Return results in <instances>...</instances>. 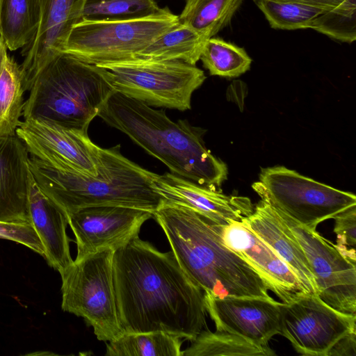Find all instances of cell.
Segmentation results:
<instances>
[{"instance_id": "cell-29", "label": "cell", "mask_w": 356, "mask_h": 356, "mask_svg": "<svg viewBox=\"0 0 356 356\" xmlns=\"http://www.w3.org/2000/svg\"><path fill=\"white\" fill-rule=\"evenodd\" d=\"M270 26L275 29H310L313 20L324 11L323 8L296 2L254 0Z\"/></svg>"}, {"instance_id": "cell-12", "label": "cell", "mask_w": 356, "mask_h": 356, "mask_svg": "<svg viewBox=\"0 0 356 356\" xmlns=\"http://www.w3.org/2000/svg\"><path fill=\"white\" fill-rule=\"evenodd\" d=\"M15 134L29 155L84 174L99 173L102 147L92 142L88 131L30 119L20 121Z\"/></svg>"}, {"instance_id": "cell-14", "label": "cell", "mask_w": 356, "mask_h": 356, "mask_svg": "<svg viewBox=\"0 0 356 356\" xmlns=\"http://www.w3.org/2000/svg\"><path fill=\"white\" fill-rule=\"evenodd\" d=\"M207 312L216 330L241 336L260 346H268L280 334L283 302L272 297H218L204 293Z\"/></svg>"}, {"instance_id": "cell-24", "label": "cell", "mask_w": 356, "mask_h": 356, "mask_svg": "<svg viewBox=\"0 0 356 356\" xmlns=\"http://www.w3.org/2000/svg\"><path fill=\"white\" fill-rule=\"evenodd\" d=\"M182 338L163 331L124 332L106 344V356H182Z\"/></svg>"}, {"instance_id": "cell-20", "label": "cell", "mask_w": 356, "mask_h": 356, "mask_svg": "<svg viewBox=\"0 0 356 356\" xmlns=\"http://www.w3.org/2000/svg\"><path fill=\"white\" fill-rule=\"evenodd\" d=\"M31 224L36 231L44 248L48 265L60 273L74 262L67 234L66 214L38 188L31 174L29 195Z\"/></svg>"}, {"instance_id": "cell-18", "label": "cell", "mask_w": 356, "mask_h": 356, "mask_svg": "<svg viewBox=\"0 0 356 356\" xmlns=\"http://www.w3.org/2000/svg\"><path fill=\"white\" fill-rule=\"evenodd\" d=\"M86 0H40L37 31L25 47L22 72L26 74L62 53L73 26L81 20Z\"/></svg>"}, {"instance_id": "cell-36", "label": "cell", "mask_w": 356, "mask_h": 356, "mask_svg": "<svg viewBox=\"0 0 356 356\" xmlns=\"http://www.w3.org/2000/svg\"><path fill=\"white\" fill-rule=\"evenodd\" d=\"M0 3H1V0H0Z\"/></svg>"}, {"instance_id": "cell-32", "label": "cell", "mask_w": 356, "mask_h": 356, "mask_svg": "<svg viewBox=\"0 0 356 356\" xmlns=\"http://www.w3.org/2000/svg\"><path fill=\"white\" fill-rule=\"evenodd\" d=\"M0 238L22 244L44 257L42 242L31 224L0 221Z\"/></svg>"}, {"instance_id": "cell-7", "label": "cell", "mask_w": 356, "mask_h": 356, "mask_svg": "<svg viewBox=\"0 0 356 356\" xmlns=\"http://www.w3.org/2000/svg\"><path fill=\"white\" fill-rule=\"evenodd\" d=\"M114 250L105 249L74 261L60 273L61 308L82 317L99 341L124 333L121 327L113 282Z\"/></svg>"}, {"instance_id": "cell-8", "label": "cell", "mask_w": 356, "mask_h": 356, "mask_svg": "<svg viewBox=\"0 0 356 356\" xmlns=\"http://www.w3.org/2000/svg\"><path fill=\"white\" fill-rule=\"evenodd\" d=\"M115 92L149 106L186 111L193 92L206 79L194 65L177 60L134 58L99 65Z\"/></svg>"}, {"instance_id": "cell-33", "label": "cell", "mask_w": 356, "mask_h": 356, "mask_svg": "<svg viewBox=\"0 0 356 356\" xmlns=\"http://www.w3.org/2000/svg\"><path fill=\"white\" fill-rule=\"evenodd\" d=\"M332 355H356V331L349 332L345 335L332 348L327 356Z\"/></svg>"}, {"instance_id": "cell-11", "label": "cell", "mask_w": 356, "mask_h": 356, "mask_svg": "<svg viewBox=\"0 0 356 356\" xmlns=\"http://www.w3.org/2000/svg\"><path fill=\"white\" fill-rule=\"evenodd\" d=\"M275 210L302 247L312 267L319 298L339 312L355 315V261L344 256L316 231Z\"/></svg>"}, {"instance_id": "cell-4", "label": "cell", "mask_w": 356, "mask_h": 356, "mask_svg": "<svg viewBox=\"0 0 356 356\" xmlns=\"http://www.w3.org/2000/svg\"><path fill=\"white\" fill-rule=\"evenodd\" d=\"M29 167L42 193L66 216L81 208L113 205L152 214L163 202L154 186L157 174L123 156L120 145L102 148L98 175L84 174L29 155Z\"/></svg>"}, {"instance_id": "cell-17", "label": "cell", "mask_w": 356, "mask_h": 356, "mask_svg": "<svg viewBox=\"0 0 356 356\" xmlns=\"http://www.w3.org/2000/svg\"><path fill=\"white\" fill-rule=\"evenodd\" d=\"M241 222L289 266L305 293L318 294L312 267L302 247L270 204L261 200Z\"/></svg>"}, {"instance_id": "cell-35", "label": "cell", "mask_w": 356, "mask_h": 356, "mask_svg": "<svg viewBox=\"0 0 356 356\" xmlns=\"http://www.w3.org/2000/svg\"><path fill=\"white\" fill-rule=\"evenodd\" d=\"M7 49H8L6 46L1 34L0 33V65L2 63L5 56L8 54Z\"/></svg>"}, {"instance_id": "cell-9", "label": "cell", "mask_w": 356, "mask_h": 356, "mask_svg": "<svg viewBox=\"0 0 356 356\" xmlns=\"http://www.w3.org/2000/svg\"><path fill=\"white\" fill-rule=\"evenodd\" d=\"M254 190L273 208L316 231L321 222L356 205V197L284 166L262 168Z\"/></svg>"}, {"instance_id": "cell-30", "label": "cell", "mask_w": 356, "mask_h": 356, "mask_svg": "<svg viewBox=\"0 0 356 356\" xmlns=\"http://www.w3.org/2000/svg\"><path fill=\"white\" fill-rule=\"evenodd\" d=\"M310 29L347 43L356 39V0H350L324 11L312 22Z\"/></svg>"}, {"instance_id": "cell-5", "label": "cell", "mask_w": 356, "mask_h": 356, "mask_svg": "<svg viewBox=\"0 0 356 356\" xmlns=\"http://www.w3.org/2000/svg\"><path fill=\"white\" fill-rule=\"evenodd\" d=\"M23 81L29 92L24 120H44L83 131H88L115 92L101 67L63 52L23 74Z\"/></svg>"}, {"instance_id": "cell-2", "label": "cell", "mask_w": 356, "mask_h": 356, "mask_svg": "<svg viewBox=\"0 0 356 356\" xmlns=\"http://www.w3.org/2000/svg\"><path fill=\"white\" fill-rule=\"evenodd\" d=\"M98 116L160 160L174 175L217 190L227 178L226 164L204 145L206 131L186 120L173 122L164 110L117 92Z\"/></svg>"}, {"instance_id": "cell-3", "label": "cell", "mask_w": 356, "mask_h": 356, "mask_svg": "<svg viewBox=\"0 0 356 356\" xmlns=\"http://www.w3.org/2000/svg\"><path fill=\"white\" fill-rule=\"evenodd\" d=\"M153 217L179 264L205 293L270 298L255 270L223 243L218 224L188 208L162 202Z\"/></svg>"}, {"instance_id": "cell-21", "label": "cell", "mask_w": 356, "mask_h": 356, "mask_svg": "<svg viewBox=\"0 0 356 356\" xmlns=\"http://www.w3.org/2000/svg\"><path fill=\"white\" fill-rule=\"evenodd\" d=\"M40 0H1L0 33L10 51L26 47L39 24Z\"/></svg>"}, {"instance_id": "cell-27", "label": "cell", "mask_w": 356, "mask_h": 356, "mask_svg": "<svg viewBox=\"0 0 356 356\" xmlns=\"http://www.w3.org/2000/svg\"><path fill=\"white\" fill-rule=\"evenodd\" d=\"M200 60L211 75L227 78L245 73L252 63V58L243 48L215 37L207 40Z\"/></svg>"}, {"instance_id": "cell-31", "label": "cell", "mask_w": 356, "mask_h": 356, "mask_svg": "<svg viewBox=\"0 0 356 356\" xmlns=\"http://www.w3.org/2000/svg\"><path fill=\"white\" fill-rule=\"evenodd\" d=\"M335 220L334 232L337 234V248L347 258L356 261L355 248L356 244V205L339 212L333 218Z\"/></svg>"}, {"instance_id": "cell-10", "label": "cell", "mask_w": 356, "mask_h": 356, "mask_svg": "<svg viewBox=\"0 0 356 356\" xmlns=\"http://www.w3.org/2000/svg\"><path fill=\"white\" fill-rule=\"evenodd\" d=\"M355 321V315L336 310L318 295L304 293L283 302L280 334L300 355L327 356L342 337L356 331Z\"/></svg>"}, {"instance_id": "cell-23", "label": "cell", "mask_w": 356, "mask_h": 356, "mask_svg": "<svg viewBox=\"0 0 356 356\" xmlns=\"http://www.w3.org/2000/svg\"><path fill=\"white\" fill-rule=\"evenodd\" d=\"M25 91L20 65L7 54L0 65V138L16 134Z\"/></svg>"}, {"instance_id": "cell-15", "label": "cell", "mask_w": 356, "mask_h": 356, "mask_svg": "<svg viewBox=\"0 0 356 356\" xmlns=\"http://www.w3.org/2000/svg\"><path fill=\"white\" fill-rule=\"evenodd\" d=\"M223 243L248 263L283 302L304 294L289 266L241 221L218 225Z\"/></svg>"}, {"instance_id": "cell-1", "label": "cell", "mask_w": 356, "mask_h": 356, "mask_svg": "<svg viewBox=\"0 0 356 356\" xmlns=\"http://www.w3.org/2000/svg\"><path fill=\"white\" fill-rule=\"evenodd\" d=\"M113 282L124 332L163 331L191 341L207 327L204 292L172 250L134 237L114 252Z\"/></svg>"}, {"instance_id": "cell-26", "label": "cell", "mask_w": 356, "mask_h": 356, "mask_svg": "<svg viewBox=\"0 0 356 356\" xmlns=\"http://www.w3.org/2000/svg\"><path fill=\"white\" fill-rule=\"evenodd\" d=\"M275 353L245 338L225 331L203 330L183 350L182 356H272Z\"/></svg>"}, {"instance_id": "cell-22", "label": "cell", "mask_w": 356, "mask_h": 356, "mask_svg": "<svg viewBox=\"0 0 356 356\" xmlns=\"http://www.w3.org/2000/svg\"><path fill=\"white\" fill-rule=\"evenodd\" d=\"M207 39L189 26L179 23L152 42L135 58L177 60L195 65Z\"/></svg>"}, {"instance_id": "cell-34", "label": "cell", "mask_w": 356, "mask_h": 356, "mask_svg": "<svg viewBox=\"0 0 356 356\" xmlns=\"http://www.w3.org/2000/svg\"><path fill=\"white\" fill-rule=\"evenodd\" d=\"M284 2H296L330 10L350 0H275Z\"/></svg>"}, {"instance_id": "cell-13", "label": "cell", "mask_w": 356, "mask_h": 356, "mask_svg": "<svg viewBox=\"0 0 356 356\" xmlns=\"http://www.w3.org/2000/svg\"><path fill=\"white\" fill-rule=\"evenodd\" d=\"M152 217L145 210L113 205L88 207L68 213L77 248L74 261L105 249L115 250L138 236L143 224Z\"/></svg>"}, {"instance_id": "cell-16", "label": "cell", "mask_w": 356, "mask_h": 356, "mask_svg": "<svg viewBox=\"0 0 356 356\" xmlns=\"http://www.w3.org/2000/svg\"><path fill=\"white\" fill-rule=\"evenodd\" d=\"M154 186L163 202L191 209L218 225L241 221L254 209L247 197L227 195L171 172L157 175Z\"/></svg>"}, {"instance_id": "cell-25", "label": "cell", "mask_w": 356, "mask_h": 356, "mask_svg": "<svg viewBox=\"0 0 356 356\" xmlns=\"http://www.w3.org/2000/svg\"><path fill=\"white\" fill-rule=\"evenodd\" d=\"M243 0H186L178 16L188 26L208 39L227 26Z\"/></svg>"}, {"instance_id": "cell-19", "label": "cell", "mask_w": 356, "mask_h": 356, "mask_svg": "<svg viewBox=\"0 0 356 356\" xmlns=\"http://www.w3.org/2000/svg\"><path fill=\"white\" fill-rule=\"evenodd\" d=\"M29 154L16 134L0 138V221L29 223Z\"/></svg>"}, {"instance_id": "cell-6", "label": "cell", "mask_w": 356, "mask_h": 356, "mask_svg": "<svg viewBox=\"0 0 356 356\" xmlns=\"http://www.w3.org/2000/svg\"><path fill=\"white\" fill-rule=\"evenodd\" d=\"M178 24V15L168 7L134 19L81 20L73 26L62 52L95 65L132 60Z\"/></svg>"}, {"instance_id": "cell-28", "label": "cell", "mask_w": 356, "mask_h": 356, "mask_svg": "<svg viewBox=\"0 0 356 356\" xmlns=\"http://www.w3.org/2000/svg\"><path fill=\"white\" fill-rule=\"evenodd\" d=\"M161 8L156 0H86L81 20L134 19L156 14Z\"/></svg>"}]
</instances>
